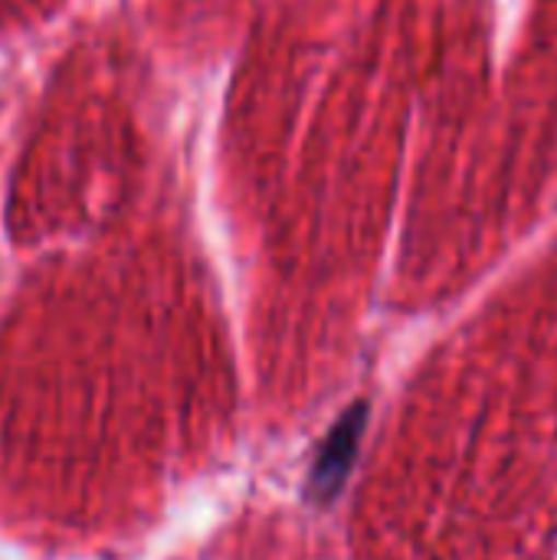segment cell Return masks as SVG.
<instances>
[{"mask_svg": "<svg viewBox=\"0 0 557 560\" xmlns=\"http://www.w3.org/2000/svg\"><path fill=\"white\" fill-rule=\"evenodd\" d=\"M364 423H368V404L358 400L355 407H348L338 423L328 430L325 443L318 446V459L309 472V499L318 505H328L348 482L351 466L358 459V446L364 436Z\"/></svg>", "mask_w": 557, "mask_h": 560, "instance_id": "6da1fadb", "label": "cell"}]
</instances>
